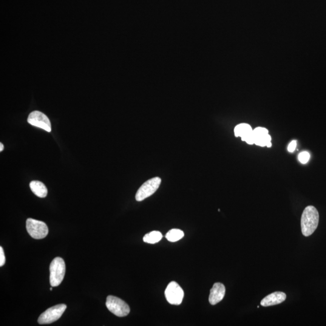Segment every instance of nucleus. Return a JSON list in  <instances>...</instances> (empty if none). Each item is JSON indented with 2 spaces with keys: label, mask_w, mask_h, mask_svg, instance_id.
<instances>
[{
  "label": "nucleus",
  "mask_w": 326,
  "mask_h": 326,
  "mask_svg": "<svg viewBox=\"0 0 326 326\" xmlns=\"http://www.w3.org/2000/svg\"><path fill=\"white\" fill-rule=\"evenodd\" d=\"M286 295L283 292H275L268 295L262 300L260 305L264 307L280 304L285 301Z\"/></svg>",
  "instance_id": "nucleus-10"
},
{
  "label": "nucleus",
  "mask_w": 326,
  "mask_h": 326,
  "mask_svg": "<svg viewBox=\"0 0 326 326\" xmlns=\"http://www.w3.org/2000/svg\"><path fill=\"white\" fill-rule=\"evenodd\" d=\"M310 159V154L308 152H303L299 155V160L302 164L307 163Z\"/></svg>",
  "instance_id": "nucleus-17"
},
{
  "label": "nucleus",
  "mask_w": 326,
  "mask_h": 326,
  "mask_svg": "<svg viewBox=\"0 0 326 326\" xmlns=\"http://www.w3.org/2000/svg\"><path fill=\"white\" fill-rule=\"evenodd\" d=\"M184 236V233L183 231L179 229H172L166 235V238L170 242H175L182 239Z\"/></svg>",
  "instance_id": "nucleus-14"
},
{
  "label": "nucleus",
  "mask_w": 326,
  "mask_h": 326,
  "mask_svg": "<svg viewBox=\"0 0 326 326\" xmlns=\"http://www.w3.org/2000/svg\"><path fill=\"white\" fill-rule=\"evenodd\" d=\"M31 191L39 198H45L47 195V189L44 184L39 181H33L30 183Z\"/></svg>",
  "instance_id": "nucleus-12"
},
{
  "label": "nucleus",
  "mask_w": 326,
  "mask_h": 326,
  "mask_svg": "<svg viewBox=\"0 0 326 326\" xmlns=\"http://www.w3.org/2000/svg\"><path fill=\"white\" fill-rule=\"evenodd\" d=\"M28 123L31 125L39 127L47 132L52 131L50 121L46 115L38 110L31 112L27 119Z\"/></svg>",
  "instance_id": "nucleus-8"
},
{
  "label": "nucleus",
  "mask_w": 326,
  "mask_h": 326,
  "mask_svg": "<svg viewBox=\"0 0 326 326\" xmlns=\"http://www.w3.org/2000/svg\"><path fill=\"white\" fill-rule=\"evenodd\" d=\"M50 291H52V290H53L52 288H51L50 289Z\"/></svg>",
  "instance_id": "nucleus-22"
},
{
  "label": "nucleus",
  "mask_w": 326,
  "mask_h": 326,
  "mask_svg": "<svg viewBox=\"0 0 326 326\" xmlns=\"http://www.w3.org/2000/svg\"><path fill=\"white\" fill-rule=\"evenodd\" d=\"M4 149V146L3 144H2L1 143H0V151L2 152L3 151Z\"/></svg>",
  "instance_id": "nucleus-20"
},
{
  "label": "nucleus",
  "mask_w": 326,
  "mask_h": 326,
  "mask_svg": "<svg viewBox=\"0 0 326 326\" xmlns=\"http://www.w3.org/2000/svg\"><path fill=\"white\" fill-rule=\"evenodd\" d=\"M161 182V180L159 177L153 178L146 181L138 190L135 200L140 202L151 197L159 188Z\"/></svg>",
  "instance_id": "nucleus-5"
},
{
  "label": "nucleus",
  "mask_w": 326,
  "mask_h": 326,
  "mask_svg": "<svg viewBox=\"0 0 326 326\" xmlns=\"http://www.w3.org/2000/svg\"><path fill=\"white\" fill-rule=\"evenodd\" d=\"M225 294V286L220 283H215L211 289L209 296V302L212 305H217L222 301Z\"/></svg>",
  "instance_id": "nucleus-9"
},
{
  "label": "nucleus",
  "mask_w": 326,
  "mask_h": 326,
  "mask_svg": "<svg viewBox=\"0 0 326 326\" xmlns=\"http://www.w3.org/2000/svg\"><path fill=\"white\" fill-rule=\"evenodd\" d=\"M50 283L52 287L61 285L65 274V264L61 257H56L50 265Z\"/></svg>",
  "instance_id": "nucleus-2"
},
{
  "label": "nucleus",
  "mask_w": 326,
  "mask_h": 326,
  "mask_svg": "<svg viewBox=\"0 0 326 326\" xmlns=\"http://www.w3.org/2000/svg\"><path fill=\"white\" fill-rule=\"evenodd\" d=\"M5 258L4 253L3 249L2 246L0 247V266H2L5 264Z\"/></svg>",
  "instance_id": "nucleus-18"
},
{
  "label": "nucleus",
  "mask_w": 326,
  "mask_h": 326,
  "mask_svg": "<svg viewBox=\"0 0 326 326\" xmlns=\"http://www.w3.org/2000/svg\"><path fill=\"white\" fill-rule=\"evenodd\" d=\"M66 309L67 306L64 304L56 305L48 309L39 316L38 320L39 324H51L57 321L61 318Z\"/></svg>",
  "instance_id": "nucleus-6"
},
{
  "label": "nucleus",
  "mask_w": 326,
  "mask_h": 326,
  "mask_svg": "<svg viewBox=\"0 0 326 326\" xmlns=\"http://www.w3.org/2000/svg\"><path fill=\"white\" fill-rule=\"evenodd\" d=\"M297 146V141L296 140L292 141L289 144L288 150L290 152H293L296 149Z\"/></svg>",
  "instance_id": "nucleus-19"
},
{
  "label": "nucleus",
  "mask_w": 326,
  "mask_h": 326,
  "mask_svg": "<svg viewBox=\"0 0 326 326\" xmlns=\"http://www.w3.org/2000/svg\"><path fill=\"white\" fill-rule=\"evenodd\" d=\"M106 306L110 313L119 317H126L130 313L128 305L117 297H107Z\"/></svg>",
  "instance_id": "nucleus-3"
},
{
  "label": "nucleus",
  "mask_w": 326,
  "mask_h": 326,
  "mask_svg": "<svg viewBox=\"0 0 326 326\" xmlns=\"http://www.w3.org/2000/svg\"><path fill=\"white\" fill-rule=\"evenodd\" d=\"M253 133L255 139L263 137V136H265L269 134L268 130L265 128V127H256V129H253Z\"/></svg>",
  "instance_id": "nucleus-16"
},
{
  "label": "nucleus",
  "mask_w": 326,
  "mask_h": 326,
  "mask_svg": "<svg viewBox=\"0 0 326 326\" xmlns=\"http://www.w3.org/2000/svg\"><path fill=\"white\" fill-rule=\"evenodd\" d=\"M270 142H271V137L268 134L263 137L255 139L254 144L257 146L264 147L267 146V144Z\"/></svg>",
  "instance_id": "nucleus-15"
},
{
  "label": "nucleus",
  "mask_w": 326,
  "mask_h": 326,
  "mask_svg": "<svg viewBox=\"0 0 326 326\" xmlns=\"http://www.w3.org/2000/svg\"><path fill=\"white\" fill-rule=\"evenodd\" d=\"M184 291L177 282H172L167 285L165 291V296L170 304L180 305L183 302Z\"/></svg>",
  "instance_id": "nucleus-7"
},
{
  "label": "nucleus",
  "mask_w": 326,
  "mask_h": 326,
  "mask_svg": "<svg viewBox=\"0 0 326 326\" xmlns=\"http://www.w3.org/2000/svg\"><path fill=\"white\" fill-rule=\"evenodd\" d=\"M319 223V213L314 206L306 207L301 218L302 234L308 237L316 230Z\"/></svg>",
  "instance_id": "nucleus-1"
},
{
  "label": "nucleus",
  "mask_w": 326,
  "mask_h": 326,
  "mask_svg": "<svg viewBox=\"0 0 326 326\" xmlns=\"http://www.w3.org/2000/svg\"><path fill=\"white\" fill-rule=\"evenodd\" d=\"M271 146H272V143H271V142H270V143H269L267 144V146H266V147H271Z\"/></svg>",
  "instance_id": "nucleus-21"
},
{
  "label": "nucleus",
  "mask_w": 326,
  "mask_h": 326,
  "mask_svg": "<svg viewBox=\"0 0 326 326\" xmlns=\"http://www.w3.org/2000/svg\"><path fill=\"white\" fill-rule=\"evenodd\" d=\"M26 228L30 236L35 239H44L49 233V228L46 223L32 218L27 219Z\"/></svg>",
  "instance_id": "nucleus-4"
},
{
  "label": "nucleus",
  "mask_w": 326,
  "mask_h": 326,
  "mask_svg": "<svg viewBox=\"0 0 326 326\" xmlns=\"http://www.w3.org/2000/svg\"><path fill=\"white\" fill-rule=\"evenodd\" d=\"M163 235L161 232L158 231H153L147 233L143 237V241L147 243H154L159 242L162 239Z\"/></svg>",
  "instance_id": "nucleus-13"
},
{
  "label": "nucleus",
  "mask_w": 326,
  "mask_h": 326,
  "mask_svg": "<svg viewBox=\"0 0 326 326\" xmlns=\"http://www.w3.org/2000/svg\"><path fill=\"white\" fill-rule=\"evenodd\" d=\"M253 134V129L249 124L241 123L234 128V134L236 137H241L242 141H246Z\"/></svg>",
  "instance_id": "nucleus-11"
}]
</instances>
